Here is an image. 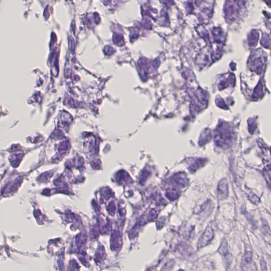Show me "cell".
I'll list each match as a JSON object with an SVG mask.
<instances>
[{"label":"cell","instance_id":"obj_1","mask_svg":"<svg viewBox=\"0 0 271 271\" xmlns=\"http://www.w3.org/2000/svg\"><path fill=\"white\" fill-rule=\"evenodd\" d=\"M214 236V231L211 224H209L205 230L203 235H202L197 243L199 249L206 246L213 240Z\"/></svg>","mask_w":271,"mask_h":271},{"label":"cell","instance_id":"obj_2","mask_svg":"<svg viewBox=\"0 0 271 271\" xmlns=\"http://www.w3.org/2000/svg\"><path fill=\"white\" fill-rule=\"evenodd\" d=\"M171 181L173 183L182 188L185 187L189 183L186 175L183 172L177 173L173 175L171 177Z\"/></svg>","mask_w":271,"mask_h":271},{"label":"cell","instance_id":"obj_3","mask_svg":"<svg viewBox=\"0 0 271 271\" xmlns=\"http://www.w3.org/2000/svg\"><path fill=\"white\" fill-rule=\"evenodd\" d=\"M218 197L220 200L226 199L228 194V183L226 178L220 181L218 185Z\"/></svg>","mask_w":271,"mask_h":271},{"label":"cell","instance_id":"obj_4","mask_svg":"<svg viewBox=\"0 0 271 271\" xmlns=\"http://www.w3.org/2000/svg\"><path fill=\"white\" fill-rule=\"evenodd\" d=\"M218 252L222 256H227V255H228L229 250H228L227 241L225 238H224L222 241L220 247H219V249H218Z\"/></svg>","mask_w":271,"mask_h":271},{"label":"cell","instance_id":"obj_5","mask_svg":"<svg viewBox=\"0 0 271 271\" xmlns=\"http://www.w3.org/2000/svg\"><path fill=\"white\" fill-rule=\"evenodd\" d=\"M180 194L178 193V190L174 188H172V189L169 190L166 193V196L171 201H174L178 198Z\"/></svg>","mask_w":271,"mask_h":271},{"label":"cell","instance_id":"obj_6","mask_svg":"<svg viewBox=\"0 0 271 271\" xmlns=\"http://www.w3.org/2000/svg\"><path fill=\"white\" fill-rule=\"evenodd\" d=\"M252 253L250 250L246 251L243 257V263L245 265H249L252 262Z\"/></svg>","mask_w":271,"mask_h":271},{"label":"cell","instance_id":"obj_7","mask_svg":"<svg viewBox=\"0 0 271 271\" xmlns=\"http://www.w3.org/2000/svg\"><path fill=\"white\" fill-rule=\"evenodd\" d=\"M263 233H264L265 235H269L270 236V229H269V227L267 224H263Z\"/></svg>","mask_w":271,"mask_h":271}]
</instances>
